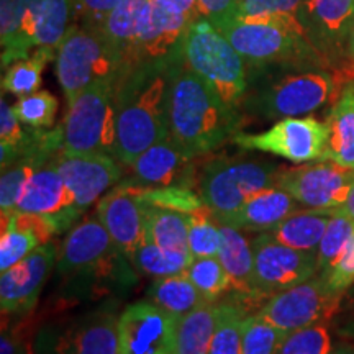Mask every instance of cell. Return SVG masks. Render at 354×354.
I'll return each instance as SVG.
<instances>
[{
  "label": "cell",
  "instance_id": "obj_15",
  "mask_svg": "<svg viewBox=\"0 0 354 354\" xmlns=\"http://www.w3.org/2000/svg\"><path fill=\"white\" fill-rule=\"evenodd\" d=\"M177 320L153 302H135L118 318V354H176Z\"/></svg>",
  "mask_w": 354,
  "mask_h": 354
},
{
  "label": "cell",
  "instance_id": "obj_37",
  "mask_svg": "<svg viewBox=\"0 0 354 354\" xmlns=\"http://www.w3.org/2000/svg\"><path fill=\"white\" fill-rule=\"evenodd\" d=\"M302 3L304 0H238L236 19L277 21L305 35L300 24Z\"/></svg>",
  "mask_w": 354,
  "mask_h": 354
},
{
  "label": "cell",
  "instance_id": "obj_23",
  "mask_svg": "<svg viewBox=\"0 0 354 354\" xmlns=\"http://www.w3.org/2000/svg\"><path fill=\"white\" fill-rule=\"evenodd\" d=\"M300 209L302 205L290 194L277 185H272L254 194L236 214H233L221 225H230L243 232L266 233L271 232L281 221Z\"/></svg>",
  "mask_w": 354,
  "mask_h": 354
},
{
  "label": "cell",
  "instance_id": "obj_21",
  "mask_svg": "<svg viewBox=\"0 0 354 354\" xmlns=\"http://www.w3.org/2000/svg\"><path fill=\"white\" fill-rule=\"evenodd\" d=\"M190 21L183 12L161 0H151L148 19L136 48L135 63L143 59H166L184 51Z\"/></svg>",
  "mask_w": 354,
  "mask_h": 354
},
{
  "label": "cell",
  "instance_id": "obj_1",
  "mask_svg": "<svg viewBox=\"0 0 354 354\" xmlns=\"http://www.w3.org/2000/svg\"><path fill=\"white\" fill-rule=\"evenodd\" d=\"M184 51L166 59H143L125 66L115 88L117 151L131 166L145 149L169 135V95Z\"/></svg>",
  "mask_w": 354,
  "mask_h": 354
},
{
  "label": "cell",
  "instance_id": "obj_52",
  "mask_svg": "<svg viewBox=\"0 0 354 354\" xmlns=\"http://www.w3.org/2000/svg\"><path fill=\"white\" fill-rule=\"evenodd\" d=\"M346 63L349 64V77L354 79V25L349 32L348 44H346Z\"/></svg>",
  "mask_w": 354,
  "mask_h": 354
},
{
  "label": "cell",
  "instance_id": "obj_30",
  "mask_svg": "<svg viewBox=\"0 0 354 354\" xmlns=\"http://www.w3.org/2000/svg\"><path fill=\"white\" fill-rule=\"evenodd\" d=\"M76 17L74 0H32L33 37L37 48L57 50Z\"/></svg>",
  "mask_w": 354,
  "mask_h": 354
},
{
  "label": "cell",
  "instance_id": "obj_55",
  "mask_svg": "<svg viewBox=\"0 0 354 354\" xmlns=\"http://www.w3.org/2000/svg\"><path fill=\"white\" fill-rule=\"evenodd\" d=\"M20 354H37L33 349V343H25L24 348H21Z\"/></svg>",
  "mask_w": 354,
  "mask_h": 354
},
{
  "label": "cell",
  "instance_id": "obj_27",
  "mask_svg": "<svg viewBox=\"0 0 354 354\" xmlns=\"http://www.w3.org/2000/svg\"><path fill=\"white\" fill-rule=\"evenodd\" d=\"M151 0H122L105 19L100 32L120 53L125 64L135 63L136 48L148 19Z\"/></svg>",
  "mask_w": 354,
  "mask_h": 354
},
{
  "label": "cell",
  "instance_id": "obj_9",
  "mask_svg": "<svg viewBox=\"0 0 354 354\" xmlns=\"http://www.w3.org/2000/svg\"><path fill=\"white\" fill-rule=\"evenodd\" d=\"M118 318L112 305L41 328L33 342L37 354H118Z\"/></svg>",
  "mask_w": 354,
  "mask_h": 354
},
{
  "label": "cell",
  "instance_id": "obj_20",
  "mask_svg": "<svg viewBox=\"0 0 354 354\" xmlns=\"http://www.w3.org/2000/svg\"><path fill=\"white\" fill-rule=\"evenodd\" d=\"M194 159L185 153L169 135L145 149L130 166L135 180L145 187H167V185H187L196 187Z\"/></svg>",
  "mask_w": 354,
  "mask_h": 354
},
{
  "label": "cell",
  "instance_id": "obj_19",
  "mask_svg": "<svg viewBox=\"0 0 354 354\" xmlns=\"http://www.w3.org/2000/svg\"><path fill=\"white\" fill-rule=\"evenodd\" d=\"M143 185L127 180L100 198L97 207L104 227L128 261H131L145 238V202L141 201Z\"/></svg>",
  "mask_w": 354,
  "mask_h": 354
},
{
  "label": "cell",
  "instance_id": "obj_17",
  "mask_svg": "<svg viewBox=\"0 0 354 354\" xmlns=\"http://www.w3.org/2000/svg\"><path fill=\"white\" fill-rule=\"evenodd\" d=\"M55 165L74 198V205L82 212L109 192L122 179V162L112 154L61 153Z\"/></svg>",
  "mask_w": 354,
  "mask_h": 354
},
{
  "label": "cell",
  "instance_id": "obj_2",
  "mask_svg": "<svg viewBox=\"0 0 354 354\" xmlns=\"http://www.w3.org/2000/svg\"><path fill=\"white\" fill-rule=\"evenodd\" d=\"M343 76L326 66L276 64L248 68V91L241 115L259 120L305 117L339 94Z\"/></svg>",
  "mask_w": 354,
  "mask_h": 354
},
{
  "label": "cell",
  "instance_id": "obj_43",
  "mask_svg": "<svg viewBox=\"0 0 354 354\" xmlns=\"http://www.w3.org/2000/svg\"><path fill=\"white\" fill-rule=\"evenodd\" d=\"M331 349L328 322H322L287 333L276 354H330Z\"/></svg>",
  "mask_w": 354,
  "mask_h": 354
},
{
  "label": "cell",
  "instance_id": "obj_35",
  "mask_svg": "<svg viewBox=\"0 0 354 354\" xmlns=\"http://www.w3.org/2000/svg\"><path fill=\"white\" fill-rule=\"evenodd\" d=\"M192 259L194 256L190 253H177V251L165 250V248L158 246L156 243L145 236L130 263L140 272L158 279L184 272L192 263Z\"/></svg>",
  "mask_w": 354,
  "mask_h": 354
},
{
  "label": "cell",
  "instance_id": "obj_16",
  "mask_svg": "<svg viewBox=\"0 0 354 354\" xmlns=\"http://www.w3.org/2000/svg\"><path fill=\"white\" fill-rule=\"evenodd\" d=\"M300 24L326 64L346 59V44L354 25V0H304Z\"/></svg>",
  "mask_w": 354,
  "mask_h": 354
},
{
  "label": "cell",
  "instance_id": "obj_42",
  "mask_svg": "<svg viewBox=\"0 0 354 354\" xmlns=\"http://www.w3.org/2000/svg\"><path fill=\"white\" fill-rule=\"evenodd\" d=\"M141 201L159 209L194 214L205 209L201 192L187 185H167V187H145L141 189Z\"/></svg>",
  "mask_w": 354,
  "mask_h": 354
},
{
  "label": "cell",
  "instance_id": "obj_3",
  "mask_svg": "<svg viewBox=\"0 0 354 354\" xmlns=\"http://www.w3.org/2000/svg\"><path fill=\"white\" fill-rule=\"evenodd\" d=\"M241 120L243 115L228 109L183 57L171 84V138L192 158L205 156L233 138Z\"/></svg>",
  "mask_w": 354,
  "mask_h": 354
},
{
  "label": "cell",
  "instance_id": "obj_46",
  "mask_svg": "<svg viewBox=\"0 0 354 354\" xmlns=\"http://www.w3.org/2000/svg\"><path fill=\"white\" fill-rule=\"evenodd\" d=\"M331 289L339 294H346L349 287L354 286V234L344 248L343 254L336 261L331 271L323 277Z\"/></svg>",
  "mask_w": 354,
  "mask_h": 354
},
{
  "label": "cell",
  "instance_id": "obj_12",
  "mask_svg": "<svg viewBox=\"0 0 354 354\" xmlns=\"http://www.w3.org/2000/svg\"><path fill=\"white\" fill-rule=\"evenodd\" d=\"M254 256V289L268 300L318 274L317 253L295 250L279 243L271 233H259L251 241Z\"/></svg>",
  "mask_w": 354,
  "mask_h": 354
},
{
  "label": "cell",
  "instance_id": "obj_26",
  "mask_svg": "<svg viewBox=\"0 0 354 354\" xmlns=\"http://www.w3.org/2000/svg\"><path fill=\"white\" fill-rule=\"evenodd\" d=\"M74 205V198L69 189L66 187L64 179L51 161L50 165L39 167L33 172L26 187L21 194V198L17 207V212L21 214L37 215H55Z\"/></svg>",
  "mask_w": 354,
  "mask_h": 354
},
{
  "label": "cell",
  "instance_id": "obj_32",
  "mask_svg": "<svg viewBox=\"0 0 354 354\" xmlns=\"http://www.w3.org/2000/svg\"><path fill=\"white\" fill-rule=\"evenodd\" d=\"M145 236L177 253L189 251V214L153 207L145 202Z\"/></svg>",
  "mask_w": 354,
  "mask_h": 354
},
{
  "label": "cell",
  "instance_id": "obj_54",
  "mask_svg": "<svg viewBox=\"0 0 354 354\" xmlns=\"http://www.w3.org/2000/svg\"><path fill=\"white\" fill-rule=\"evenodd\" d=\"M330 354H354V344L348 342L339 343L336 344V346H333Z\"/></svg>",
  "mask_w": 354,
  "mask_h": 354
},
{
  "label": "cell",
  "instance_id": "obj_39",
  "mask_svg": "<svg viewBox=\"0 0 354 354\" xmlns=\"http://www.w3.org/2000/svg\"><path fill=\"white\" fill-rule=\"evenodd\" d=\"M43 166L46 165H41L37 159L19 158L12 165L3 167L2 177H0V212H2V216L15 214L26 183L33 176V172Z\"/></svg>",
  "mask_w": 354,
  "mask_h": 354
},
{
  "label": "cell",
  "instance_id": "obj_45",
  "mask_svg": "<svg viewBox=\"0 0 354 354\" xmlns=\"http://www.w3.org/2000/svg\"><path fill=\"white\" fill-rule=\"evenodd\" d=\"M19 120L28 128L53 127L57 112V99L48 91H37L30 95L19 97L13 105Z\"/></svg>",
  "mask_w": 354,
  "mask_h": 354
},
{
  "label": "cell",
  "instance_id": "obj_22",
  "mask_svg": "<svg viewBox=\"0 0 354 354\" xmlns=\"http://www.w3.org/2000/svg\"><path fill=\"white\" fill-rule=\"evenodd\" d=\"M57 234L50 215L21 214L2 216L0 234V271H7Z\"/></svg>",
  "mask_w": 354,
  "mask_h": 354
},
{
  "label": "cell",
  "instance_id": "obj_44",
  "mask_svg": "<svg viewBox=\"0 0 354 354\" xmlns=\"http://www.w3.org/2000/svg\"><path fill=\"white\" fill-rule=\"evenodd\" d=\"M286 335L259 313H251L243 325V354H276Z\"/></svg>",
  "mask_w": 354,
  "mask_h": 354
},
{
  "label": "cell",
  "instance_id": "obj_41",
  "mask_svg": "<svg viewBox=\"0 0 354 354\" xmlns=\"http://www.w3.org/2000/svg\"><path fill=\"white\" fill-rule=\"evenodd\" d=\"M184 272L209 302H216L225 292L232 289V282L218 256L194 258Z\"/></svg>",
  "mask_w": 354,
  "mask_h": 354
},
{
  "label": "cell",
  "instance_id": "obj_14",
  "mask_svg": "<svg viewBox=\"0 0 354 354\" xmlns=\"http://www.w3.org/2000/svg\"><path fill=\"white\" fill-rule=\"evenodd\" d=\"M354 171L333 161H315L299 167H282L276 185L290 194L305 209L335 210L346 201Z\"/></svg>",
  "mask_w": 354,
  "mask_h": 354
},
{
  "label": "cell",
  "instance_id": "obj_28",
  "mask_svg": "<svg viewBox=\"0 0 354 354\" xmlns=\"http://www.w3.org/2000/svg\"><path fill=\"white\" fill-rule=\"evenodd\" d=\"M330 141L325 161L354 171V79L344 84L326 117Z\"/></svg>",
  "mask_w": 354,
  "mask_h": 354
},
{
  "label": "cell",
  "instance_id": "obj_50",
  "mask_svg": "<svg viewBox=\"0 0 354 354\" xmlns=\"http://www.w3.org/2000/svg\"><path fill=\"white\" fill-rule=\"evenodd\" d=\"M161 2L169 3V6L177 8L179 12H183L190 21L202 19V13L201 8H198L197 0H161Z\"/></svg>",
  "mask_w": 354,
  "mask_h": 354
},
{
  "label": "cell",
  "instance_id": "obj_31",
  "mask_svg": "<svg viewBox=\"0 0 354 354\" xmlns=\"http://www.w3.org/2000/svg\"><path fill=\"white\" fill-rule=\"evenodd\" d=\"M218 307L215 302H203L177 320L176 354H210Z\"/></svg>",
  "mask_w": 354,
  "mask_h": 354
},
{
  "label": "cell",
  "instance_id": "obj_48",
  "mask_svg": "<svg viewBox=\"0 0 354 354\" xmlns=\"http://www.w3.org/2000/svg\"><path fill=\"white\" fill-rule=\"evenodd\" d=\"M202 19H207L215 28L236 19L238 0H197Z\"/></svg>",
  "mask_w": 354,
  "mask_h": 354
},
{
  "label": "cell",
  "instance_id": "obj_38",
  "mask_svg": "<svg viewBox=\"0 0 354 354\" xmlns=\"http://www.w3.org/2000/svg\"><path fill=\"white\" fill-rule=\"evenodd\" d=\"M354 234V221L339 210H333L331 220L317 250L318 276L325 277L336 261L343 254L344 248Z\"/></svg>",
  "mask_w": 354,
  "mask_h": 354
},
{
  "label": "cell",
  "instance_id": "obj_6",
  "mask_svg": "<svg viewBox=\"0 0 354 354\" xmlns=\"http://www.w3.org/2000/svg\"><path fill=\"white\" fill-rule=\"evenodd\" d=\"M281 166L261 158H214L202 167L197 189L220 223L236 214L259 190L276 185Z\"/></svg>",
  "mask_w": 354,
  "mask_h": 354
},
{
  "label": "cell",
  "instance_id": "obj_13",
  "mask_svg": "<svg viewBox=\"0 0 354 354\" xmlns=\"http://www.w3.org/2000/svg\"><path fill=\"white\" fill-rule=\"evenodd\" d=\"M125 256L120 253L99 216H88L76 225L57 250L56 269L61 276L107 277Z\"/></svg>",
  "mask_w": 354,
  "mask_h": 354
},
{
  "label": "cell",
  "instance_id": "obj_49",
  "mask_svg": "<svg viewBox=\"0 0 354 354\" xmlns=\"http://www.w3.org/2000/svg\"><path fill=\"white\" fill-rule=\"evenodd\" d=\"M24 325L19 322L12 326L3 317L2 322V338H0V354H20L24 348Z\"/></svg>",
  "mask_w": 354,
  "mask_h": 354
},
{
  "label": "cell",
  "instance_id": "obj_18",
  "mask_svg": "<svg viewBox=\"0 0 354 354\" xmlns=\"http://www.w3.org/2000/svg\"><path fill=\"white\" fill-rule=\"evenodd\" d=\"M57 246L48 241L20 263L13 264L0 276V305L2 315H25L32 312L38 302L39 292L50 276Z\"/></svg>",
  "mask_w": 354,
  "mask_h": 354
},
{
  "label": "cell",
  "instance_id": "obj_24",
  "mask_svg": "<svg viewBox=\"0 0 354 354\" xmlns=\"http://www.w3.org/2000/svg\"><path fill=\"white\" fill-rule=\"evenodd\" d=\"M218 259L227 271L234 294L248 302H256L259 297L254 289V256L251 241L248 240L241 230L221 225V248Z\"/></svg>",
  "mask_w": 354,
  "mask_h": 354
},
{
  "label": "cell",
  "instance_id": "obj_8",
  "mask_svg": "<svg viewBox=\"0 0 354 354\" xmlns=\"http://www.w3.org/2000/svg\"><path fill=\"white\" fill-rule=\"evenodd\" d=\"M117 82L87 87L68 105L63 127L64 153L86 154L117 151Z\"/></svg>",
  "mask_w": 354,
  "mask_h": 354
},
{
  "label": "cell",
  "instance_id": "obj_34",
  "mask_svg": "<svg viewBox=\"0 0 354 354\" xmlns=\"http://www.w3.org/2000/svg\"><path fill=\"white\" fill-rule=\"evenodd\" d=\"M55 56L56 50L37 48L33 55L25 57V59L15 61V63L3 71L2 91L17 97L30 95L37 92L38 87L41 86L43 68Z\"/></svg>",
  "mask_w": 354,
  "mask_h": 354
},
{
  "label": "cell",
  "instance_id": "obj_25",
  "mask_svg": "<svg viewBox=\"0 0 354 354\" xmlns=\"http://www.w3.org/2000/svg\"><path fill=\"white\" fill-rule=\"evenodd\" d=\"M0 43L2 68L30 56L37 50L33 37L32 0H0Z\"/></svg>",
  "mask_w": 354,
  "mask_h": 354
},
{
  "label": "cell",
  "instance_id": "obj_7",
  "mask_svg": "<svg viewBox=\"0 0 354 354\" xmlns=\"http://www.w3.org/2000/svg\"><path fill=\"white\" fill-rule=\"evenodd\" d=\"M216 30L240 53L248 68L276 64L328 66L305 35L277 21L232 19Z\"/></svg>",
  "mask_w": 354,
  "mask_h": 354
},
{
  "label": "cell",
  "instance_id": "obj_5",
  "mask_svg": "<svg viewBox=\"0 0 354 354\" xmlns=\"http://www.w3.org/2000/svg\"><path fill=\"white\" fill-rule=\"evenodd\" d=\"M125 59L100 30L73 25L56 50V77L68 105L87 87L117 82Z\"/></svg>",
  "mask_w": 354,
  "mask_h": 354
},
{
  "label": "cell",
  "instance_id": "obj_51",
  "mask_svg": "<svg viewBox=\"0 0 354 354\" xmlns=\"http://www.w3.org/2000/svg\"><path fill=\"white\" fill-rule=\"evenodd\" d=\"M336 333H338L339 338H343L344 342L354 344V313L344 318V320L339 323L338 328H336Z\"/></svg>",
  "mask_w": 354,
  "mask_h": 354
},
{
  "label": "cell",
  "instance_id": "obj_10",
  "mask_svg": "<svg viewBox=\"0 0 354 354\" xmlns=\"http://www.w3.org/2000/svg\"><path fill=\"white\" fill-rule=\"evenodd\" d=\"M232 140L246 151L269 153L294 165H307L325 161L330 128L326 122L305 115L282 118L269 130L261 133L238 131Z\"/></svg>",
  "mask_w": 354,
  "mask_h": 354
},
{
  "label": "cell",
  "instance_id": "obj_40",
  "mask_svg": "<svg viewBox=\"0 0 354 354\" xmlns=\"http://www.w3.org/2000/svg\"><path fill=\"white\" fill-rule=\"evenodd\" d=\"M221 248V223L207 209L189 214V251L194 258L218 256Z\"/></svg>",
  "mask_w": 354,
  "mask_h": 354
},
{
  "label": "cell",
  "instance_id": "obj_36",
  "mask_svg": "<svg viewBox=\"0 0 354 354\" xmlns=\"http://www.w3.org/2000/svg\"><path fill=\"white\" fill-rule=\"evenodd\" d=\"M218 318L210 354H243V325L248 317L246 308L240 302H216Z\"/></svg>",
  "mask_w": 354,
  "mask_h": 354
},
{
  "label": "cell",
  "instance_id": "obj_29",
  "mask_svg": "<svg viewBox=\"0 0 354 354\" xmlns=\"http://www.w3.org/2000/svg\"><path fill=\"white\" fill-rule=\"evenodd\" d=\"M331 215H333V210L300 209L295 214L287 216L269 233L282 245L317 253Z\"/></svg>",
  "mask_w": 354,
  "mask_h": 354
},
{
  "label": "cell",
  "instance_id": "obj_47",
  "mask_svg": "<svg viewBox=\"0 0 354 354\" xmlns=\"http://www.w3.org/2000/svg\"><path fill=\"white\" fill-rule=\"evenodd\" d=\"M74 2H76V17L81 19L82 26L100 30L105 19L122 0H74Z\"/></svg>",
  "mask_w": 354,
  "mask_h": 354
},
{
  "label": "cell",
  "instance_id": "obj_33",
  "mask_svg": "<svg viewBox=\"0 0 354 354\" xmlns=\"http://www.w3.org/2000/svg\"><path fill=\"white\" fill-rule=\"evenodd\" d=\"M146 295H148L149 302L166 310L176 318L187 315L198 305L207 302V299L198 292L185 272L154 279Z\"/></svg>",
  "mask_w": 354,
  "mask_h": 354
},
{
  "label": "cell",
  "instance_id": "obj_4",
  "mask_svg": "<svg viewBox=\"0 0 354 354\" xmlns=\"http://www.w3.org/2000/svg\"><path fill=\"white\" fill-rule=\"evenodd\" d=\"M184 59L228 109L241 113L248 91V64L207 19L190 24L184 39Z\"/></svg>",
  "mask_w": 354,
  "mask_h": 354
},
{
  "label": "cell",
  "instance_id": "obj_11",
  "mask_svg": "<svg viewBox=\"0 0 354 354\" xmlns=\"http://www.w3.org/2000/svg\"><path fill=\"white\" fill-rule=\"evenodd\" d=\"M343 297L344 294L335 292L317 274L302 284L269 297L258 313L279 330L290 333L322 322L330 323L342 307Z\"/></svg>",
  "mask_w": 354,
  "mask_h": 354
},
{
  "label": "cell",
  "instance_id": "obj_53",
  "mask_svg": "<svg viewBox=\"0 0 354 354\" xmlns=\"http://www.w3.org/2000/svg\"><path fill=\"white\" fill-rule=\"evenodd\" d=\"M336 210H339V212H342V214L348 215L349 218H351V220L354 221V184H353L351 190H349L346 201H344L343 205L338 207V209H336Z\"/></svg>",
  "mask_w": 354,
  "mask_h": 354
}]
</instances>
